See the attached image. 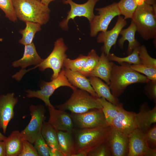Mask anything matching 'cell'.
Segmentation results:
<instances>
[{
	"instance_id": "obj_1",
	"label": "cell",
	"mask_w": 156,
	"mask_h": 156,
	"mask_svg": "<svg viewBox=\"0 0 156 156\" xmlns=\"http://www.w3.org/2000/svg\"><path fill=\"white\" fill-rule=\"evenodd\" d=\"M131 65L126 63L120 65L113 63L109 87L115 97L120 96L128 86L135 83H146L149 80L145 76L132 69Z\"/></svg>"
},
{
	"instance_id": "obj_2",
	"label": "cell",
	"mask_w": 156,
	"mask_h": 156,
	"mask_svg": "<svg viewBox=\"0 0 156 156\" xmlns=\"http://www.w3.org/2000/svg\"><path fill=\"white\" fill-rule=\"evenodd\" d=\"M17 18L24 21L45 24L50 18V10L39 0H12Z\"/></svg>"
},
{
	"instance_id": "obj_3",
	"label": "cell",
	"mask_w": 156,
	"mask_h": 156,
	"mask_svg": "<svg viewBox=\"0 0 156 156\" xmlns=\"http://www.w3.org/2000/svg\"><path fill=\"white\" fill-rule=\"evenodd\" d=\"M111 126L105 127L80 129L75 131L76 153L88 154L100 145L107 141Z\"/></svg>"
},
{
	"instance_id": "obj_4",
	"label": "cell",
	"mask_w": 156,
	"mask_h": 156,
	"mask_svg": "<svg viewBox=\"0 0 156 156\" xmlns=\"http://www.w3.org/2000/svg\"><path fill=\"white\" fill-rule=\"evenodd\" d=\"M156 5L152 6L143 0L138 5L132 18L137 31L145 40L156 39Z\"/></svg>"
},
{
	"instance_id": "obj_5",
	"label": "cell",
	"mask_w": 156,
	"mask_h": 156,
	"mask_svg": "<svg viewBox=\"0 0 156 156\" xmlns=\"http://www.w3.org/2000/svg\"><path fill=\"white\" fill-rule=\"evenodd\" d=\"M73 91L67 101L55 107L64 111L68 110L72 113L76 114L84 113L93 109H102L98 97L80 89L77 88Z\"/></svg>"
},
{
	"instance_id": "obj_6",
	"label": "cell",
	"mask_w": 156,
	"mask_h": 156,
	"mask_svg": "<svg viewBox=\"0 0 156 156\" xmlns=\"http://www.w3.org/2000/svg\"><path fill=\"white\" fill-rule=\"evenodd\" d=\"M68 48L63 38H58L55 42L53 49L49 55L46 59H43L41 63L31 69L38 67L41 71H43L47 68H51L53 72L51 80L56 78L63 68L64 61L67 57L66 52ZM31 69L27 70H24V71L25 72Z\"/></svg>"
},
{
	"instance_id": "obj_7",
	"label": "cell",
	"mask_w": 156,
	"mask_h": 156,
	"mask_svg": "<svg viewBox=\"0 0 156 156\" xmlns=\"http://www.w3.org/2000/svg\"><path fill=\"white\" fill-rule=\"evenodd\" d=\"M64 86L68 87L73 90L77 88L73 86L68 81L65 75L64 69L63 68L57 78L50 82L43 81L41 84L40 90L37 91L27 90L26 97L38 98L43 101L48 107H52L54 106L50 102V96L56 90Z\"/></svg>"
},
{
	"instance_id": "obj_8",
	"label": "cell",
	"mask_w": 156,
	"mask_h": 156,
	"mask_svg": "<svg viewBox=\"0 0 156 156\" xmlns=\"http://www.w3.org/2000/svg\"><path fill=\"white\" fill-rule=\"evenodd\" d=\"M96 10L98 15H95L90 23V35L92 37H95L99 32L107 31L112 20L116 16L121 15L117 3L115 2Z\"/></svg>"
},
{
	"instance_id": "obj_9",
	"label": "cell",
	"mask_w": 156,
	"mask_h": 156,
	"mask_svg": "<svg viewBox=\"0 0 156 156\" xmlns=\"http://www.w3.org/2000/svg\"><path fill=\"white\" fill-rule=\"evenodd\" d=\"M31 120L25 128L21 132L24 140L32 144L41 133L43 123L45 118L46 110L41 105H31L29 107Z\"/></svg>"
},
{
	"instance_id": "obj_10",
	"label": "cell",
	"mask_w": 156,
	"mask_h": 156,
	"mask_svg": "<svg viewBox=\"0 0 156 156\" xmlns=\"http://www.w3.org/2000/svg\"><path fill=\"white\" fill-rule=\"evenodd\" d=\"M100 0H88L85 3L79 4L72 0H63V3L69 5L70 8L66 18L60 23V27L64 30L67 29L69 21L77 16L85 17L90 23L95 16L94 13L95 6Z\"/></svg>"
},
{
	"instance_id": "obj_11",
	"label": "cell",
	"mask_w": 156,
	"mask_h": 156,
	"mask_svg": "<svg viewBox=\"0 0 156 156\" xmlns=\"http://www.w3.org/2000/svg\"><path fill=\"white\" fill-rule=\"evenodd\" d=\"M73 122L80 129L105 127L110 126L102 109L95 108L81 114L71 113Z\"/></svg>"
},
{
	"instance_id": "obj_12",
	"label": "cell",
	"mask_w": 156,
	"mask_h": 156,
	"mask_svg": "<svg viewBox=\"0 0 156 156\" xmlns=\"http://www.w3.org/2000/svg\"><path fill=\"white\" fill-rule=\"evenodd\" d=\"M127 156H156V148H149L147 143L145 133L136 128L128 136Z\"/></svg>"
},
{
	"instance_id": "obj_13",
	"label": "cell",
	"mask_w": 156,
	"mask_h": 156,
	"mask_svg": "<svg viewBox=\"0 0 156 156\" xmlns=\"http://www.w3.org/2000/svg\"><path fill=\"white\" fill-rule=\"evenodd\" d=\"M136 113L125 110L122 103L117 116L112 120L111 126L123 134L127 136L137 128Z\"/></svg>"
},
{
	"instance_id": "obj_14",
	"label": "cell",
	"mask_w": 156,
	"mask_h": 156,
	"mask_svg": "<svg viewBox=\"0 0 156 156\" xmlns=\"http://www.w3.org/2000/svg\"><path fill=\"white\" fill-rule=\"evenodd\" d=\"M127 23L124 18L119 16L116 24L111 30L101 32L98 35L97 42L104 44L102 51L106 55H108L110 53V49L116 44L121 31Z\"/></svg>"
},
{
	"instance_id": "obj_15",
	"label": "cell",
	"mask_w": 156,
	"mask_h": 156,
	"mask_svg": "<svg viewBox=\"0 0 156 156\" xmlns=\"http://www.w3.org/2000/svg\"><path fill=\"white\" fill-rule=\"evenodd\" d=\"M49 117L48 122L58 131L73 133L75 130L73 122L70 114L65 111L56 109L54 107H48Z\"/></svg>"
},
{
	"instance_id": "obj_16",
	"label": "cell",
	"mask_w": 156,
	"mask_h": 156,
	"mask_svg": "<svg viewBox=\"0 0 156 156\" xmlns=\"http://www.w3.org/2000/svg\"><path fill=\"white\" fill-rule=\"evenodd\" d=\"M18 101L14 93L0 96V128L4 133L14 115V107Z\"/></svg>"
},
{
	"instance_id": "obj_17",
	"label": "cell",
	"mask_w": 156,
	"mask_h": 156,
	"mask_svg": "<svg viewBox=\"0 0 156 156\" xmlns=\"http://www.w3.org/2000/svg\"><path fill=\"white\" fill-rule=\"evenodd\" d=\"M107 141L112 156H127L129 151L128 136L123 134L111 126Z\"/></svg>"
},
{
	"instance_id": "obj_18",
	"label": "cell",
	"mask_w": 156,
	"mask_h": 156,
	"mask_svg": "<svg viewBox=\"0 0 156 156\" xmlns=\"http://www.w3.org/2000/svg\"><path fill=\"white\" fill-rule=\"evenodd\" d=\"M137 128L144 132L156 122V105L150 109L146 103L140 107L139 112L135 114Z\"/></svg>"
},
{
	"instance_id": "obj_19",
	"label": "cell",
	"mask_w": 156,
	"mask_h": 156,
	"mask_svg": "<svg viewBox=\"0 0 156 156\" xmlns=\"http://www.w3.org/2000/svg\"><path fill=\"white\" fill-rule=\"evenodd\" d=\"M24 46L23 56L21 59L12 62V65L13 67H20L22 69H23L30 65L36 66L43 61V59L38 53L33 42Z\"/></svg>"
},
{
	"instance_id": "obj_20",
	"label": "cell",
	"mask_w": 156,
	"mask_h": 156,
	"mask_svg": "<svg viewBox=\"0 0 156 156\" xmlns=\"http://www.w3.org/2000/svg\"><path fill=\"white\" fill-rule=\"evenodd\" d=\"M64 69L65 75L69 83L73 86L87 91L96 97L97 96L90 84L88 79L78 71Z\"/></svg>"
},
{
	"instance_id": "obj_21",
	"label": "cell",
	"mask_w": 156,
	"mask_h": 156,
	"mask_svg": "<svg viewBox=\"0 0 156 156\" xmlns=\"http://www.w3.org/2000/svg\"><path fill=\"white\" fill-rule=\"evenodd\" d=\"M113 63L109 61L107 55L102 52L96 66L89 77H95L100 78L109 85Z\"/></svg>"
},
{
	"instance_id": "obj_22",
	"label": "cell",
	"mask_w": 156,
	"mask_h": 156,
	"mask_svg": "<svg viewBox=\"0 0 156 156\" xmlns=\"http://www.w3.org/2000/svg\"><path fill=\"white\" fill-rule=\"evenodd\" d=\"M88 79L98 98H103L115 105L119 104L118 98L112 94L108 85L96 77H90Z\"/></svg>"
},
{
	"instance_id": "obj_23",
	"label": "cell",
	"mask_w": 156,
	"mask_h": 156,
	"mask_svg": "<svg viewBox=\"0 0 156 156\" xmlns=\"http://www.w3.org/2000/svg\"><path fill=\"white\" fill-rule=\"evenodd\" d=\"M23 140L19 131H13L4 141L6 156H18L22 150Z\"/></svg>"
},
{
	"instance_id": "obj_24",
	"label": "cell",
	"mask_w": 156,
	"mask_h": 156,
	"mask_svg": "<svg viewBox=\"0 0 156 156\" xmlns=\"http://www.w3.org/2000/svg\"><path fill=\"white\" fill-rule=\"evenodd\" d=\"M137 31L136 25L134 22L132 20L130 25L127 28L122 29L120 34L121 37L118 41V44L120 48L123 49V44L126 40L129 42L127 54H130L135 48L139 47L140 43L135 39V35Z\"/></svg>"
},
{
	"instance_id": "obj_25",
	"label": "cell",
	"mask_w": 156,
	"mask_h": 156,
	"mask_svg": "<svg viewBox=\"0 0 156 156\" xmlns=\"http://www.w3.org/2000/svg\"><path fill=\"white\" fill-rule=\"evenodd\" d=\"M72 133L69 131H57L60 149L64 156H73L76 153Z\"/></svg>"
},
{
	"instance_id": "obj_26",
	"label": "cell",
	"mask_w": 156,
	"mask_h": 156,
	"mask_svg": "<svg viewBox=\"0 0 156 156\" xmlns=\"http://www.w3.org/2000/svg\"><path fill=\"white\" fill-rule=\"evenodd\" d=\"M41 133L46 143L50 148L60 150L57 132L48 122H44Z\"/></svg>"
},
{
	"instance_id": "obj_27",
	"label": "cell",
	"mask_w": 156,
	"mask_h": 156,
	"mask_svg": "<svg viewBox=\"0 0 156 156\" xmlns=\"http://www.w3.org/2000/svg\"><path fill=\"white\" fill-rule=\"evenodd\" d=\"M25 23L26 25L25 28L19 31L22 35V37L19 40V42L24 45L33 42L35 34L41 29V25L39 23L30 21H26Z\"/></svg>"
},
{
	"instance_id": "obj_28",
	"label": "cell",
	"mask_w": 156,
	"mask_h": 156,
	"mask_svg": "<svg viewBox=\"0 0 156 156\" xmlns=\"http://www.w3.org/2000/svg\"><path fill=\"white\" fill-rule=\"evenodd\" d=\"M143 0H120L117 4L121 14L125 20L132 19L138 5Z\"/></svg>"
},
{
	"instance_id": "obj_29",
	"label": "cell",
	"mask_w": 156,
	"mask_h": 156,
	"mask_svg": "<svg viewBox=\"0 0 156 156\" xmlns=\"http://www.w3.org/2000/svg\"><path fill=\"white\" fill-rule=\"evenodd\" d=\"M102 108V110L108 124L111 126L113 119L117 116L119 112L120 103L115 105L102 97L99 98Z\"/></svg>"
},
{
	"instance_id": "obj_30",
	"label": "cell",
	"mask_w": 156,
	"mask_h": 156,
	"mask_svg": "<svg viewBox=\"0 0 156 156\" xmlns=\"http://www.w3.org/2000/svg\"><path fill=\"white\" fill-rule=\"evenodd\" d=\"M139 47L135 48L130 54L126 57H120L113 53H109L107 55L108 57L109 61L116 62L120 64L122 63L133 65L141 64L139 55Z\"/></svg>"
},
{
	"instance_id": "obj_31",
	"label": "cell",
	"mask_w": 156,
	"mask_h": 156,
	"mask_svg": "<svg viewBox=\"0 0 156 156\" xmlns=\"http://www.w3.org/2000/svg\"><path fill=\"white\" fill-rule=\"evenodd\" d=\"M88 58L83 67L79 71L86 77L90 75L96 66L99 58L96 51L92 49L89 53Z\"/></svg>"
},
{
	"instance_id": "obj_32",
	"label": "cell",
	"mask_w": 156,
	"mask_h": 156,
	"mask_svg": "<svg viewBox=\"0 0 156 156\" xmlns=\"http://www.w3.org/2000/svg\"><path fill=\"white\" fill-rule=\"evenodd\" d=\"M88 58V55L82 54L74 60L67 57L64 61L63 68L73 71L79 72L84 66Z\"/></svg>"
},
{
	"instance_id": "obj_33",
	"label": "cell",
	"mask_w": 156,
	"mask_h": 156,
	"mask_svg": "<svg viewBox=\"0 0 156 156\" xmlns=\"http://www.w3.org/2000/svg\"><path fill=\"white\" fill-rule=\"evenodd\" d=\"M0 9L4 12L6 17L10 20L14 22L17 21L12 0H0Z\"/></svg>"
},
{
	"instance_id": "obj_34",
	"label": "cell",
	"mask_w": 156,
	"mask_h": 156,
	"mask_svg": "<svg viewBox=\"0 0 156 156\" xmlns=\"http://www.w3.org/2000/svg\"><path fill=\"white\" fill-rule=\"evenodd\" d=\"M139 55L141 64L156 68V59L150 56L145 46L142 45L139 47Z\"/></svg>"
},
{
	"instance_id": "obj_35",
	"label": "cell",
	"mask_w": 156,
	"mask_h": 156,
	"mask_svg": "<svg viewBox=\"0 0 156 156\" xmlns=\"http://www.w3.org/2000/svg\"><path fill=\"white\" fill-rule=\"evenodd\" d=\"M131 68L144 75L150 80L156 81V68L145 66L142 64L131 65Z\"/></svg>"
},
{
	"instance_id": "obj_36",
	"label": "cell",
	"mask_w": 156,
	"mask_h": 156,
	"mask_svg": "<svg viewBox=\"0 0 156 156\" xmlns=\"http://www.w3.org/2000/svg\"><path fill=\"white\" fill-rule=\"evenodd\" d=\"M34 144L39 156H49V147L46 143L41 133L37 137Z\"/></svg>"
},
{
	"instance_id": "obj_37",
	"label": "cell",
	"mask_w": 156,
	"mask_h": 156,
	"mask_svg": "<svg viewBox=\"0 0 156 156\" xmlns=\"http://www.w3.org/2000/svg\"><path fill=\"white\" fill-rule=\"evenodd\" d=\"M88 156H112L109 145L107 141L99 145L89 152Z\"/></svg>"
},
{
	"instance_id": "obj_38",
	"label": "cell",
	"mask_w": 156,
	"mask_h": 156,
	"mask_svg": "<svg viewBox=\"0 0 156 156\" xmlns=\"http://www.w3.org/2000/svg\"><path fill=\"white\" fill-rule=\"evenodd\" d=\"M145 133L146 139L148 146L156 148V125L155 123Z\"/></svg>"
},
{
	"instance_id": "obj_39",
	"label": "cell",
	"mask_w": 156,
	"mask_h": 156,
	"mask_svg": "<svg viewBox=\"0 0 156 156\" xmlns=\"http://www.w3.org/2000/svg\"><path fill=\"white\" fill-rule=\"evenodd\" d=\"M18 156H39V155L32 144L24 139L22 150Z\"/></svg>"
},
{
	"instance_id": "obj_40",
	"label": "cell",
	"mask_w": 156,
	"mask_h": 156,
	"mask_svg": "<svg viewBox=\"0 0 156 156\" xmlns=\"http://www.w3.org/2000/svg\"><path fill=\"white\" fill-rule=\"evenodd\" d=\"M144 87L146 94L150 100H153L156 104V81L149 80Z\"/></svg>"
},
{
	"instance_id": "obj_41",
	"label": "cell",
	"mask_w": 156,
	"mask_h": 156,
	"mask_svg": "<svg viewBox=\"0 0 156 156\" xmlns=\"http://www.w3.org/2000/svg\"><path fill=\"white\" fill-rule=\"evenodd\" d=\"M49 152L50 156H64L61 151L59 150L53 149L49 147Z\"/></svg>"
},
{
	"instance_id": "obj_42",
	"label": "cell",
	"mask_w": 156,
	"mask_h": 156,
	"mask_svg": "<svg viewBox=\"0 0 156 156\" xmlns=\"http://www.w3.org/2000/svg\"><path fill=\"white\" fill-rule=\"evenodd\" d=\"M0 156H6V149L4 141H0Z\"/></svg>"
},
{
	"instance_id": "obj_43",
	"label": "cell",
	"mask_w": 156,
	"mask_h": 156,
	"mask_svg": "<svg viewBox=\"0 0 156 156\" xmlns=\"http://www.w3.org/2000/svg\"><path fill=\"white\" fill-rule=\"evenodd\" d=\"M144 1L146 3L152 5H156V0H144Z\"/></svg>"
},
{
	"instance_id": "obj_44",
	"label": "cell",
	"mask_w": 156,
	"mask_h": 156,
	"mask_svg": "<svg viewBox=\"0 0 156 156\" xmlns=\"http://www.w3.org/2000/svg\"><path fill=\"white\" fill-rule=\"evenodd\" d=\"M54 0H41L40 1L43 4L48 6L50 3Z\"/></svg>"
},
{
	"instance_id": "obj_45",
	"label": "cell",
	"mask_w": 156,
	"mask_h": 156,
	"mask_svg": "<svg viewBox=\"0 0 156 156\" xmlns=\"http://www.w3.org/2000/svg\"><path fill=\"white\" fill-rule=\"evenodd\" d=\"M6 137L0 132V141H4Z\"/></svg>"
},
{
	"instance_id": "obj_46",
	"label": "cell",
	"mask_w": 156,
	"mask_h": 156,
	"mask_svg": "<svg viewBox=\"0 0 156 156\" xmlns=\"http://www.w3.org/2000/svg\"><path fill=\"white\" fill-rule=\"evenodd\" d=\"M40 0V1H41V0Z\"/></svg>"
}]
</instances>
